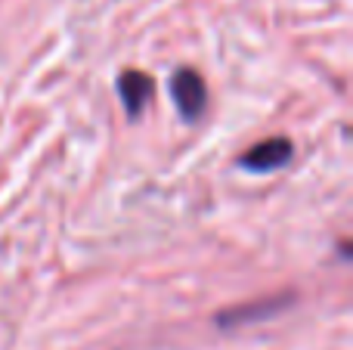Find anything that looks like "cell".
Returning a JSON list of instances; mask_svg holds the SVG:
<instances>
[{
  "mask_svg": "<svg viewBox=\"0 0 353 350\" xmlns=\"http://www.w3.org/2000/svg\"><path fill=\"white\" fill-rule=\"evenodd\" d=\"M115 87H118V96H121L128 118H140L146 112L149 99L155 96V81L146 72H140V68H124L118 74Z\"/></svg>",
  "mask_w": 353,
  "mask_h": 350,
  "instance_id": "277c9868",
  "label": "cell"
},
{
  "mask_svg": "<svg viewBox=\"0 0 353 350\" xmlns=\"http://www.w3.org/2000/svg\"><path fill=\"white\" fill-rule=\"evenodd\" d=\"M292 155H294V143L288 136H267V140L254 143L251 149H245L236 165L248 174H273L282 171L292 161Z\"/></svg>",
  "mask_w": 353,
  "mask_h": 350,
  "instance_id": "3957f363",
  "label": "cell"
},
{
  "mask_svg": "<svg viewBox=\"0 0 353 350\" xmlns=\"http://www.w3.org/2000/svg\"><path fill=\"white\" fill-rule=\"evenodd\" d=\"M294 291H282V295H270V298H257V301H245L239 307H230V310H220L214 316L220 329H239V326H251V322H263L270 316L282 313L294 304Z\"/></svg>",
  "mask_w": 353,
  "mask_h": 350,
  "instance_id": "7a4b0ae2",
  "label": "cell"
},
{
  "mask_svg": "<svg viewBox=\"0 0 353 350\" xmlns=\"http://www.w3.org/2000/svg\"><path fill=\"white\" fill-rule=\"evenodd\" d=\"M171 99L183 124H199L208 112V84L195 68L183 65L171 74Z\"/></svg>",
  "mask_w": 353,
  "mask_h": 350,
  "instance_id": "6da1fadb",
  "label": "cell"
}]
</instances>
